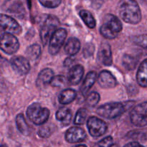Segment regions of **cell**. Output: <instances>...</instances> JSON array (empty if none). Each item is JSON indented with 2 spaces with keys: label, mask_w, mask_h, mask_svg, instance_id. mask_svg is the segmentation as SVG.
Returning <instances> with one entry per match:
<instances>
[{
  "label": "cell",
  "mask_w": 147,
  "mask_h": 147,
  "mask_svg": "<svg viewBox=\"0 0 147 147\" xmlns=\"http://www.w3.org/2000/svg\"><path fill=\"white\" fill-rule=\"evenodd\" d=\"M121 18L126 23L136 24L142 20V11L137 1L125 0L120 3L119 8Z\"/></svg>",
  "instance_id": "obj_1"
},
{
  "label": "cell",
  "mask_w": 147,
  "mask_h": 147,
  "mask_svg": "<svg viewBox=\"0 0 147 147\" xmlns=\"http://www.w3.org/2000/svg\"><path fill=\"white\" fill-rule=\"evenodd\" d=\"M134 101H129L126 103H109L99 106L96 110V113L101 117L108 119H113L120 116L127 109H130Z\"/></svg>",
  "instance_id": "obj_2"
},
{
  "label": "cell",
  "mask_w": 147,
  "mask_h": 147,
  "mask_svg": "<svg viewBox=\"0 0 147 147\" xmlns=\"http://www.w3.org/2000/svg\"><path fill=\"white\" fill-rule=\"evenodd\" d=\"M123 29L121 20L116 16L108 14L105 16L103 23L100 27V34L109 40H113L118 36Z\"/></svg>",
  "instance_id": "obj_3"
},
{
  "label": "cell",
  "mask_w": 147,
  "mask_h": 147,
  "mask_svg": "<svg viewBox=\"0 0 147 147\" xmlns=\"http://www.w3.org/2000/svg\"><path fill=\"white\" fill-rule=\"evenodd\" d=\"M40 23V39L42 43L46 45L53 33L57 30L60 22L57 17L53 15H44Z\"/></svg>",
  "instance_id": "obj_4"
},
{
  "label": "cell",
  "mask_w": 147,
  "mask_h": 147,
  "mask_svg": "<svg viewBox=\"0 0 147 147\" xmlns=\"http://www.w3.org/2000/svg\"><path fill=\"white\" fill-rule=\"evenodd\" d=\"M27 116L37 126L43 125L49 119L50 111L47 108H42L40 103H34L27 109Z\"/></svg>",
  "instance_id": "obj_5"
},
{
  "label": "cell",
  "mask_w": 147,
  "mask_h": 147,
  "mask_svg": "<svg viewBox=\"0 0 147 147\" xmlns=\"http://www.w3.org/2000/svg\"><path fill=\"white\" fill-rule=\"evenodd\" d=\"M67 37V31L64 28L57 29L50 38L48 51L52 55H55L59 53Z\"/></svg>",
  "instance_id": "obj_6"
},
{
  "label": "cell",
  "mask_w": 147,
  "mask_h": 147,
  "mask_svg": "<svg viewBox=\"0 0 147 147\" xmlns=\"http://www.w3.org/2000/svg\"><path fill=\"white\" fill-rule=\"evenodd\" d=\"M20 48V42L15 35L4 33L0 35V49L7 55H13Z\"/></svg>",
  "instance_id": "obj_7"
},
{
  "label": "cell",
  "mask_w": 147,
  "mask_h": 147,
  "mask_svg": "<svg viewBox=\"0 0 147 147\" xmlns=\"http://www.w3.org/2000/svg\"><path fill=\"white\" fill-rule=\"evenodd\" d=\"M147 104L144 102L134 108L130 112V120L134 125L144 127L147 124Z\"/></svg>",
  "instance_id": "obj_8"
},
{
  "label": "cell",
  "mask_w": 147,
  "mask_h": 147,
  "mask_svg": "<svg viewBox=\"0 0 147 147\" xmlns=\"http://www.w3.org/2000/svg\"><path fill=\"white\" fill-rule=\"evenodd\" d=\"M87 127L90 136L96 138L104 135L108 130L107 123L96 116H90L88 119Z\"/></svg>",
  "instance_id": "obj_9"
},
{
  "label": "cell",
  "mask_w": 147,
  "mask_h": 147,
  "mask_svg": "<svg viewBox=\"0 0 147 147\" xmlns=\"http://www.w3.org/2000/svg\"><path fill=\"white\" fill-rule=\"evenodd\" d=\"M0 27L6 33L18 35L22 32L21 25L13 17L4 14H0Z\"/></svg>",
  "instance_id": "obj_10"
},
{
  "label": "cell",
  "mask_w": 147,
  "mask_h": 147,
  "mask_svg": "<svg viewBox=\"0 0 147 147\" xmlns=\"http://www.w3.org/2000/svg\"><path fill=\"white\" fill-rule=\"evenodd\" d=\"M11 65L14 71L20 76H25L30 70V62L22 56L13 57L11 59Z\"/></svg>",
  "instance_id": "obj_11"
},
{
  "label": "cell",
  "mask_w": 147,
  "mask_h": 147,
  "mask_svg": "<svg viewBox=\"0 0 147 147\" xmlns=\"http://www.w3.org/2000/svg\"><path fill=\"white\" fill-rule=\"evenodd\" d=\"M86 138L85 130L78 126H73L67 130L65 133V140L68 143L76 144L83 142Z\"/></svg>",
  "instance_id": "obj_12"
},
{
  "label": "cell",
  "mask_w": 147,
  "mask_h": 147,
  "mask_svg": "<svg viewBox=\"0 0 147 147\" xmlns=\"http://www.w3.org/2000/svg\"><path fill=\"white\" fill-rule=\"evenodd\" d=\"M98 83L102 88L104 89L113 88L118 85L116 78L108 70H102L100 72L98 77Z\"/></svg>",
  "instance_id": "obj_13"
},
{
  "label": "cell",
  "mask_w": 147,
  "mask_h": 147,
  "mask_svg": "<svg viewBox=\"0 0 147 147\" xmlns=\"http://www.w3.org/2000/svg\"><path fill=\"white\" fill-rule=\"evenodd\" d=\"M98 57L103 65L106 66L111 65L113 63V56H112L111 48L109 43L104 42L100 45Z\"/></svg>",
  "instance_id": "obj_14"
},
{
  "label": "cell",
  "mask_w": 147,
  "mask_h": 147,
  "mask_svg": "<svg viewBox=\"0 0 147 147\" xmlns=\"http://www.w3.org/2000/svg\"><path fill=\"white\" fill-rule=\"evenodd\" d=\"M84 75V67L81 65H76L69 70L67 80L73 86L78 84Z\"/></svg>",
  "instance_id": "obj_15"
},
{
  "label": "cell",
  "mask_w": 147,
  "mask_h": 147,
  "mask_svg": "<svg viewBox=\"0 0 147 147\" xmlns=\"http://www.w3.org/2000/svg\"><path fill=\"white\" fill-rule=\"evenodd\" d=\"M54 72L50 68L43 69L37 76L36 85L39 88H43L50 84L52 79L54 77Z\"/></svg>",
  "instance_id": "obj_16"
},
{
  "label": "cell",
  "mask_w": 147,
  "mask_h": 147,
  "mask_svg": "<svg viewBox=\"0 0 147 147\" xmlns=\"http://www.w3.org/2000/svg\"><path fill=\"white\" fill-rule=\"evenodd\" d=\"M65 51L66 54L73 56L78 53L80 49V42L76 37H70L65 45Z\"/></svg>",
  "instance_id": "obj_17"
},
{
  "label": "cell",
  "mask_w": 147,
  "mask_h": 147,
  "mask_svg": "<svg viewBox=\"0 0 147 147\" xmlns=\"http://www.w3.org/2000/svg\"><path fill=\"white\" fill-rule=\"evenodd\" d=\"M55 118L63 126H68L72 120V111L67 108L60 109L55 114Z\"/></svg>",
  "instance_id": "obj_18"
},
{
  "label": "cell",
  "mask_w": 147,
  "mask_h": 147,
  "mask_svg": "<svg viewBox=\"0 0 147 147\" xmlns=\"http://www.w3.org/2000/svg\"><path fill=\"white\" fill-rule=\"evenodd\" d=\"M96 79H97V73L96 71H90L88 73L80 88V93H82V95L84 96L88 92V90L94 85Z\"/></svg>",
  "instance_id": "obj_19"
},
{
  "label": "cell",
  "mask_w": 147,
  "mask_h": 147,
  "mask_svg": "<svg viewBox=\"0 0 147 147\" xmlns=\"http://www.w3.org/2000/svg\"><path fill=\"white\" fill-rule=\"evenodd\" d=\"M146 59H144L138 70L137 75H136V80L139 86L143 88H146L147 86V63Z\"/></svg>",
  "instance_id": "obj_20"
},
{
  "label": "cell",
  "mask_w": 147,
  "mask_h": 147,
  "mask_svg": "<svg viewBox=\"0 0 147 147\" xmlns=\"http://www.w3.org/2000/svg\"><path fill=\"white\" fill-rule=\"evenodd\" d=\"M77 96V93L75 90L71 88H67L63 90L59 95L58 100L60 103L63 105H67L72 103Z\"/></svg>",
  "instance_id": "obj_21"
},
{
  "label": "cell",
  "mask_w": 147,
  "mask_h": 147,
  "mask_svg": "<svg viewBox=\"0 0 147 147\" xmlns=\"http://www.w3.org/2000/svg\"><path fill=\"white\" fill-rule=\"evenodd\" d=\"M16 124L18 130L20 133L24 136H28L30 134V129L29 125L27 124L26 119L24 118V115L20 113L16 117Z\"/></svg>",
  "instance_id": "obj_22"
},
{
  "label": "cell",
  "mask_w": 147,
  "mask_h": 147,
  "mask_svg": "<svg viewBox=\"0 0 147 147\" xmlns=\"http://www.w3.org/2000/svg\"><path fill=\"white\" fill-rule=\"evenodd\" d=\"M79 15L85 24L90 29H93L96 26V21L93 14L88 10H81L79 12Z\"/></svg>",
  "instance_id": "obj_23"
},
{
  "label": "cell",
  "mask_w": 147,
  "mask_h": 147,
  "mask_svg": "<svg viewBox=\"0 0 147 147\" xmlns=\"http://www.w3.org/2000/svg\"><path fill=\"white\" fill-rule=\"evenodd\" d=\"M41 54V47L39 45L34 44L29 46L26 50V55L28 59L32 61L37 60Z\"/></svg>",
  "instance_id": "obj_24"
},
{
  "label": "cell",
  "mask_w": 147,
  "mask_h": 147,
  "mask_svg": "<svg viewBox=\"0 0 147 147\" xmlns=\"http://www.w3.org/2000/svg\"><path fill=\"white\" fill-rule=\"evenodd\" d=\"M8 11L13 15L18 17V18H22L25 15V10L23 7L22 3L20 1H16L13 3L10 6V9H9Z\"/></svg>",
  "instance_id": "obj_25"
},
{
  "label": "cell",
  "mask_w": 147,
  "mask_h": 147,
  "mask_svg": "<svg viewBox=\"0 0 147 147\" xmlns=\"http://www.w3.org/2000/svg\"><path fill=\"white\" fill-rule=\"evenodd\" d=\"M123 65L126 70H133L136 68L138 63V60L134 56L129 54H125L122 60Z\"/></svg>",
  "instance_id": "obj_26"
},
{
  "label": "cell",
  "mask_w": 147,
  "mask_h": 147,
  "mask_svg": "<svg viewBox=\"0 0 147 147\" xmlns=\"http://www.w3.org/2000/svg\"><path fill=\"white\" fill-rule=\"evenodd\" d=\"M88 111L86 109H80L76 113L74 119V124L76 125H83L86 122L87 119Z\"/></svg>",
  "instance_id": "obj_27"
},
{
  "label": "cell",
  "mask_w": 147,
  "mask_h": 147,
  "mask_svg": "<svg viewBox=\"0 0 147 147\" xmlns=\"http://www.w3.org/2000/svg\"><path fill=\"white\" fill-rule=\"evenodd\" d=\"M67 79L65 76L63 75H58L53 78L50 84L53 87H63L67 83Z\"/></svg>",
  "instance_id": "obj_28"
},
{
  "label": "cell",
  "mask_w": 147,
  "mask_h": 147,
  "mask_svg": "<svg viewBox=\"0 0 147 147\" xmlns=\"http://www.w3.org/2000/svg\"><path fill=\"white\" fill-rule=\"evenodd\" d=\"M100 98V94L98 93L95 91L91 92L86 98V103L88 104V106H90V107H94L98 104Z\"/></svg>",
  "instance_id": "obj_29"
},
{
  "label": "cell",
  "mask_w": 147,
  "mask_h": 147,
  "mask_svg": "<svg viewBox=\"0 0 147 147\" xmlns=\"http://www.w3.org/2000/svg\"><path fill=\"white\" fill-rule=\"evenodd\" d=\"M52 133H53V129L51 126H50V125H45L40 128L37 132V135L41 138L47 139L52 134Z\"/></svg>",
  "instance_id": "obj_30"
},
{
  "label": "cell",
  "mask_w": 147,
  "mask_h": 147,
  "mask_svg": "<svg viewBox=\"0 0 147 147\" xmlns=\"http://www.w3.org/2000/svg\"><path fill=\"white\" fill-rule=\"evenodd\" d=\"M40 3L45 7L53 9L57 7L62 3L60 0H54V1H45V0H40Z\"/></svg>",
  "instance_id": "obj_31"
},
{
  "label": "cell",
  "mask_w": 147,
  "mask_h": 147,
  "mask_svg": "<svg viewBox=\"0 0 147 147\" xmlns=\"http://www.w3.org/2000/svg\"><path fill=\"white\" fill-rule=\"evenodd\" d=\"M133 41L134 43H136L138 45L141 46V47H144V48H146V34H142V35L136 36L134 37Z\"/></svg>",
  "instance_id": "obj_32"
},
{
  "label": "cell",
  "mask_w": 147,
  "mask_h": 147,
  "mask_svg": "<svg viewBox=\"0 0 147 147\" xmlns=\"http://www.w3.org/2000/svg\"><path fill=\"white\" fill-rule=\"evenodd\" d=\"M113 144V138L111 136H107L100 141L97 147H110Z\"/></svg>",
  "instance_id": "obj_33"
},
{
  "label": "cell",
  "mask_w": 147,
  "mask_h": 147,
  "mask_svg": "<svg viewBox=\"0 0 147 147\" xmlns=\"http://www.w3.org/2000/svg\"><path fill=\"white\" fill-rule=\"evenodd\" d=\"M93 47V45H86V47H87L88 50H83V55H85L86 57H88V56H89V55H90L93 54V50H90V48H92Z\"/></svg>",
  "instance_id": "obj_34"
},
{
  "label": "cell",
  "mask_w": 147,
  "mask_h": 147,
  "mask_svg": "<svg viewBox=\"0 0 147 147\" xmlns=\"http://www.w3.org/2000/svg\"><path fill=\"white\" fill-rule=\"evenodd\" d=\"M123 147H144L143 145H142L141 144H139V142H131V143L127 144L126 145H125Z\"/></svg>",
  "instance_id": "obj_35"
},
{
  "label": "cell",
  "mask_w": 147,
  "mask_h": 147,
  "mask_svg": "<svg viewBox=\"0 0 147 147\" xmlns=\"http://www.w3.org/2000/svg\"><path fill=\"white\" fill-rule=\"evenodd\" d=\"M73 58L72 57H67V58L65 59V60L64 62V65L65 66V67H67V66H69L70 65H71L72 63H73Z\"/></svg>",
  "instance_id": "obj_36"
},
{
  "label": "cell",
  "mask_w": 147,
  "mask_h": 147,
  "mask_svg": "<svg viewBox=\"0 0 147 147\" xmlns=\"http://www.w3.org/2000/svg\"><path fill=\"white\" fill-rule=\"evenodd\" d=\"M73 147H87V146L85 144H78V145H76V146H73Z\"/></svg>",
  "instance_id": "obj_37"
},
{
  "label": "cell",
  "mask_w": 147,
  "mask_h": 147,
  "mask_svg": "<svg viewBox=\"0 0 147 147\" xmlns=\"http://www.w3.org/2000/svg\"><path fill=\"white\" fill-rule=\"evenodd\" d=\"M110 147H119V146L118 144H113Z\"/></svg>",
  "instance_id": "obj_38"
},
{
  "label": "cell",
  "mask_w": 147,
  "mask_h": 147,
  "mask_svg": "<svg viewBox=\"0 0 147 147\" xmlns=\"http://www.w3.org/2000/svg\"><path fill=\"white\" fill-rule=\"evenodd\" d=\"M0 147H7V146H6V145L2 144V145H0Z\"/></svg>",
  "instance_id": "obj_39"
}]
</instances>
